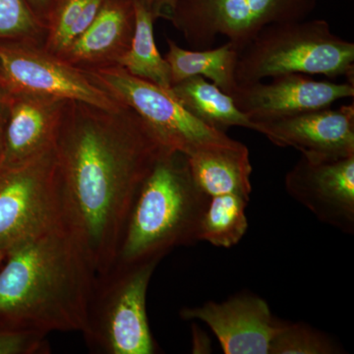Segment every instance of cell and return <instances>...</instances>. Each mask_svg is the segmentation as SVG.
<instances>
[{
    "label": "cell",
    "instance_id": "obj_2",
    "mask_svg": "<svg viewBox=\"0 0 354 354\" xmlns=\"http://www.w3.org/2000/svg\"><path fill=\"white\" fill-rule=\"evenodd\" d=\"M0 270V329L82 332L95 272L57 228L9 249Z\"/></svg>",
    "mask_w": 354,
    "mask_h": 354
},
{
    "label": "cell",
    "instance_id": "obj_9",
    "mask_svg": "<svg viewBox=\"0 0 354 354\" xmlns=\"http://www.w3.org/2000/svg\"><path fill=\"white\" fill-rule=\"evenodd\" d=\"M0 83L11 93H29L118 109L116 102L85 70L69 64L34 41H0Z\"/></svg>",
    "mask_w": 354,
    "mask_h": 354
},
{
    "label": "cell",
    "instance_id": "obj_31",
    "mask_svg": "<svg viewBox=\"0 0 354 354\" xmlns=\"http://www.w3.org/2000/svg\"><path fill=\"white\" fill-rule=\"evenodd\" d=\"M0 86H1V85H0Z\"/></svg>",
    "mask_w": 354,
    "mask_h": 354
},
{
    "label": "cell",
    "instance_id": "obj_19",
    "mask_svg": "<svg viewBox=\"0 0 354 354\" xmlns=\"http://www.w3.org/2000/svg\"><path fill=\"white\" fill-rule=\"evenodd\" d=\"M135 29L131 44L118 62V66L128 73L165 88H171V69L160 55L153 35L156 18L150 7L141 0H133Z\"/></svg>",
    "mask_w": 354,
    "mask_h": 354
},
{
    "label": "cell",
    "instance_id": "obj_3",
    "mask_svg": "<svg viewBox=\"0 0 354 354\" xmlns=\"http://www.w3.org/2000/svg\"><path fill=\"white\" fill-rule=\"evenodd\" d=\"M209 199L195 183L187 157L165 151L133 201L113 265L160 261L174 249L196 243Z\"/></svg>",
    "mask_w": 354,
    "mask_h": 354
},
{
    "label": "cell",
    "instance_id": "obj_1",
    "mask_svg": "<svg viewBox=\"0 0 354 354\" xmlns=\"http://www.w3.org/2000/svg\"><path fill=\"white\" fill-rule=\"evenodd\" d=\"M167 150L127 106L65 104L55 144L64 227L95 274L113 267L133 201Z\"/></svg>",
    "mask_w": 354,
    "mask_h": 354
},
{
    "label": "cell",
    "instance_id": "obj_16",
    "mask_svg": "<svg viewBox=\"0 0 354 354\" xmlns=\"http://www.w3.org/2000/svg\"><path fill=\"white\" fill-rule=\"evenodd\" d=\"M187 162L195 183L207 196L234 194L250 201L253 169L248 148L241 142L200 151Z\"/></svg>",
    "mask_w": 354,
    "mask_h": 354
},
{
    "label": "cell",
    "instance_id": "obj_11",
    "mask_svg": "<svg viewBox=\"0 0 354 354\" xmlns=\"http://www.w3.org/2000/svg\"><path fill=\"white\" fill-rule=\"evenodd\" d=\"M230 95L237 108L257 123L330 108L339 100L353 97L354 83L286 74L274 77L270 83L241 84Z\"/></svg>",
    "mask_w": 354,
    "mask_h": 354
},
{
    "label": "cell",
    "instance_id": "obj_13",
    "mask_svg": "<svg viewBox=\"0 0 354 354\" xmlns=\"http://www.w3.org/2000/svg\"><path fill=\"white\" fill-rule=\"evenodd\" d=\"M179 315L185 321L206 324L225 354H269L272 339L281 323L272 317L266 300L248 293L223 302L184 307Z\"/></svg>",
    "mask_w": 354,
    "mask_h": 354
},
{
    "label": "cell",
    "instance_id": "obj_8",
    "mask_svg": "<svg viewBox=\"0 0 354 354\" xmlns=\"http://www.w3.org/2000/svg\"><path fill=\"white\" fill-rule=\"evenodd\" d=\"M64 227L55 148L0 171V249Z\"/></svg>",
    "mask_w": 354,
    "mask_h": 354
},
{
    "label": "cell",
    "instance_id": "obj_26",
    "mask_svg": "<svg viewBox=\"0 0 354 354\" xmlns=\"http://www.w3.org/2000/svg\"><path fill=\"white\" fill-rule=\"evenodd\" d=\"M35 15L46 26V20L57 0H26Z\"/></svg>",
    "mask_w": 354,
    "mask_h": 354
},
{
    "label": "cell",
    "instance_id": "obj_17",
    "mask_svg": "<svg viewBox=\"0 0 354 354\" xmlns=\"http://www.w3.org/2000/svg\"><path fill=\"white\" fill-rule=\"evenodd\" d=\"M171 92L184 108L209 127L223 132L230 127L258 131L257 123L237 108L232 97L204 77H190L174 84Z\"/></svg>",
    "mask_w": 354,
    "mask_h": 354
},
{
    "label": "cell",
    "instance_id": "obj_30",
    "mask_svg": "<svg viewBox=\"0 0 354 354\" xmlns=\"http://www.w3.org/2000/svg\"><path fill=\"white\" fill-rule=\"evenodd\" d=\"M0 85H1V83H0Z\"/></svg>",
    "mask_w": 354,
    "mask_h": 354
},
{
    "label": "cell",
    "instance_id": "obj_24",
    "mask_svg": "<svg viewBox=\"0 0 354 354\" xmlns=\"http://www.w3.org/2000/svg\"><path fill=\"white\" fill-rule=\"evenodd\" d=\"M50 353L46 335L31 330L0 329V354Z\"/></svg>",
    "mask_w": 354,
    "mask_h": 354
},
{
    "label": "cell",
    "instance_id": "obj_10",
    "mask_svg": "<svg viewBox=\"0 0 354 354\" xmlns=\"http://www.w3.org/2000/svg\"><path fill=\"white\" fill-rule=\"evenodd\" d=\"M257 125V132L274 145L297 149L310 162H334L354 156L353 104L305 111Z\"/></svg>",
    "mask_w": 354,
    "mask_h": 354
},
{
    "label": "cell",
    "instance_id": "obj_6",
    "mask_svg": "<svg viewBox=\"0 0 354 354\" xmlns=\"http://www.w3.org/2000/svg\"><path fill=\"white\" fill-rule=\"evenodd\" d=\"M317 0H174L171 21L193 50H207L216 38L241 51L265 27L306 19Z\"/></svg>",
    "mask_w": 354,
    "mask_h": 354
},
{
    "label": "cell",
    "instance_id": "obj_25",
    "mask_svg": "<svg viewBox=\"0 0 354 354\" xmlns=\"http://www.w3.org/2000/svg\"><path fill=\"white\" fill-rule=\"evenodd\" d=\"M8 92L0 86V167L3 157L4 141H6V129L7 118H8Z\"/></svg>",
    "mask_w": 354,
    "mask_h": 354
},
{
    "label": "cell",
    "instance_id": "obj_5",
    "mask_svg": "<svg viewBox=\"0 0 354 354\" xmlns=\"http://www.w3.org/2000/svg\"><path fill=\"white\" fill-rule=\"evenodd\" d=\"M160 262L114 264L95 274L81 332L92 353H157L147 315V291Z\"/></svg>",
    "mask_w": 354,
    "mask_h": 354
},
{
    "label": "cell",
    "instance_id": "obj_29",
    "mask_svg": "<svg viewBox=\"0 0 354 354\" xmlns=\"http://www.w3.org/2000/svg\"><path fill=\"white\" fill-rule=\"evenodd\" d=\"M7 252H8V251L0 249V266L3 264L4 260H6L7 256Z\"/></svg>",
    "mask_w": 354,
    "mask_h": 354
},
{
    "label": "cell",
    "instance_id": "obj_7",
    "mask_svg": "<svg viewBox=\"0 0 354 354\" xmlns=\"http://www.w3.org/2000/svg\"><path fill=\"white\" fill-rule=\"evenodd\" d=\"M116 102L131 109L165 148L185 155L236 143L227 133L208 127L187 111L171 88L128 73L118 65L86 70Z\"/></svg>",
    "mask_w": 354,
    "mask_h": 354
},
{
    "label": "cell",
    "instance_id": "obj_28",
    "mask_svg": "<svg viewBox=\"0 0 354 354\" xmlns=\"http://www.w3.org/2000/svg\"><path fill=\"white\" fill-rule=\"evenodd\" d=\"M141 1L152 9L153 16L156 19H158V18H164L167 15L174 0H141Z\"/></svg>",
    "mask_w": 354,
    "mask_h": 354
},
{
    "label": "cell",
    "instance_id": "obj_18",
    "mask_svg": "<svg viewBox=\"0 0 354 354\" xmlns=\"http://www.w3.org/2000/svg\"><path fill=\"white\" fill-rule=\"evenodd\" d=\"M167 41L169 50L165 58L171 69L172 85L190 77L202 76L225 94L230 95L236 88L239 84L235 78V69L239 50L232 44L216 48L188 50L171 39Z\"/></svg>",
    "mask_w": 354,
    "mask_h": 354
},
{
    "label": "cell",
    "instance_id": "obj_23",
    "mask_svg": "<svg viewBox=\"0 0 354 354\" xmlns=\"http://www.w3.org/2000/svg\"><path fill=\"white\" fill-rule=\"evenodd\" d=\"M46 26L26 0H0V41L43 43Z\"/></svg>",
    "mask_w": 354,
    "mask_h": 354
},
{
    "label": "cell",
    "instance_id": "obj_27",
    "mask_svg": "<svg viewBox=\"0 0 354 354\" xmlns=\"http://www.w3.org/2000/svg\"><path fill=\"white\" fill-rule=\"evenodd\" d=\"M211 342L206 334L202 330L193 328V348L194 353H211Z\"/></svg>",
    "mask_w": 354,
    "mask_h": 354
},
{
    "label": "cell",
    "instance_id": "obj_4",
    "mask_svg": "<svg viewBox=\"0 0 354 354\" xmlns=\"http://www.w3.org/2000/svg\"><path fill=\"white\" fill-rule=\"evenodd\" d=\"M286 74L344 76L353 83L354 44L337 37L325 20L274 23L239 51V85Z\"/></svg>",
    "mask_w": 354,
    "mask_h": 354
},
{
    "label": "cell",
    "instance_id": "obj_15",
    "mask_svg": "<svg viewBox=\"0 0 354 354\" xmlns=\"http://www.w3.org/2000/svg\"><path fill=\"white\" fill-rule=\"evenodd\" d=\"M134 29V1L106 0L94 22L57 57L85 71L118 65L131 44Z\"/></svg>",
    "mask_w": 354,
    "mask_h": 354
},
{
    "label": "cell",
    "instance_id": "obj_12",
    "mask_svg": "<svg viewBox=\"0 0 354 354\" xmlns=\"http://www.w3.org/2000/svg\"><path fill=\"white\" fill-rule=\"evenodd\" d=\"M286 192L319 221L354 232V156L334 162L301 158L286 174Z\"/></svg>",
    "mask_w": 354,
    "mask_h": 354
},
{
    "label": "cell",
    "instance_id": "obj_21",
    "mask_svg": "<svg viewBox=\"0 0 354 354\" xmlns=\"http://www.w3.org/2000/svg\"><path fill=\"white\" fill-rule=\"evenodd\" d=\"M106 0H57L46 22L44 48L62 55L92 24Z\"/></svg>",
    "mask_w": 354,
    "mask_h": 354
},
{
    "label": "cell",
    "instance_id": "obj_22",
    "mask_svg": "<svg viewBox=\"0 0 354 354\" xmlns=\"http://www.w3.org/2000/svg\"><path fill=\"white\" fill-rule=\"evenodd\" d=\"M341 348L327 335L305 324L281 323L269 354H334Z\"/></svg>",
    "mask_w": 354,
    "mask_h": 354
},
{
    "label": "cell",
    "instance_id": "obj_20",
    "mask_svg": "<svg viewBox=\"0 0 354 354\" xmlns=\"http://www.w3.org/2000/svg\"><path fill=\"white\" fill-rule=\"evenodd\" d=\"M249 201L234 194L209 197L200 221L199 241L218 248H232L243 239L248 228Z\"/></svg>",
    "mask_w": 354,
    "mask_h": 354
},
{
    "label": "cell",
    "instance_id": "obj_14",
    "mask_svg": "<svg viewBox=\"0 0 354 354\" xmlns=\"http://www.w3.org/2000/svg\"><path fill=\"white\" fill-rule=\"evenodd\" d=\"M8 118L0 171L26 164L55 148L67 102L29 93L8 92Z\"/></svg>",
    "mask_w": 354,
    "mask_h": 354
}]
</instances>
